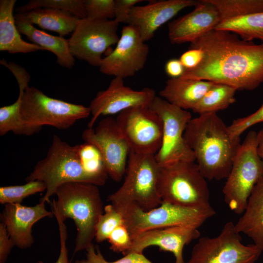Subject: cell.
Returning <instances> with one entry per match:
<instances>
[{"label": "cell", "instance_id": "obj_1", "mask_svg": "<svg viewBox=\"0 0 263 263\" xmlns=\"http://www.w3.org/2000/svg\"><path fill=\"white\" fill-rule=\"evenodd\" d=\"M190 48L200 49L203 57L181 77L224 84L237 90H253L263 82V43L214 29L191 43Z\"/></svg>", "mask_w": 263, "mask_h": 263}, {"label": "cell", "instance_id": "obj_2", "mask_svg": "<svg viewBox=\"0 0 263 263\" xmlns=\"http://www.w3.org/2000/svg\"><path fill=\"white\" fill-rule=\"evenodd\" d=\"M184 137L206 179L220 180L228 177L241 140L231 136L228 126L217 113L191 118Z\"/></svg>", "mask_w": 263, "mask_h": 263}, {"label": "cell", "instance_id": "obj_3", "mask_svg": "<svg viewBox=\"0 0 263 263\" xmlns=\"http://www.w3.org/2000/svg\"><path fill=\"white\" fill-rule=\"evenodd\" d=\"M56 200L51 203L56 221L73 220L77 230L74 254L92 244L95 227L104 207L97 186L82 182L64 184L57 189Z\"/></svg>", "mask_w": 263, "mask_h": 263}, {"label": "cell", "instance_id": "obj_4", "mask_svg": "<svg viewBox=\"0 0 263 263\" xmlns=\"http://www.w3.org/2000/svg\"><path fill=\"white\" fill-rule=\"evenodd\" d=\"M107 179L87 173L81 163L75 146L70 145L54 135L46 156L37 163L25 181L43 182L46 190L40 201L50 203V197L64 184L82 182L101 186Z\"/></svg>", "mask_w": 263, "mask_h": 263}, {"label": "cell", "instance_id": "obj_5", "mask_svg": "<svg viewBox=\"0 0 263 263\" xmlns=\"http://www.w3.org/2000/svg\"><path fill=\"white\" fill-rule=\"evenodd\" d=\"M159 170L154 155L131 151L124 182L108 200L114 205L134 204L145 210L159 206L162 203L158 190Z\"/></svg>", "mask_w": 263, "mask_h": 263}, {"label": "cell", "instance_id": "obj_6", "mask_svg": "<svg viewBox=\"0 0 263 263\" xmlns=\"http://www.w3.org/2000/svg\"><path fill=\"white\" fill-rule=\"evenodd\" d=\"M158 190L162 202L190 207L211 206L206 179L195 162L160 166Z\"/></svg>", "mask_w": 263, "mask_h": 263}, {"label": "cell", "instance_id": "obj_7", "mask_svg": "<svg viewBox=\"0 0 263 263\" xmlns=\"http://www.w3.org/2000/svg\"><path fill=\"white\" fill-rule=\"evenodd\" d=\"M114 206L123 214L125 225L132 235L148 230L175 226L198 228L216 214L211 206L190 207L165 202L148 210L132 203Z\"/></svg>", "mask_w": 263, "mask_h": 263}, {"label": "cell", "instance_id": "obj_8", "mask_svg": "<svg viewBox=\"0 0 263 263\" xmlns=\"http://www.w3.org/2000/svg\"><path fill=\"white\" fill-rule=\"evenodd\" d=\"M263 177V164L257 151V132L249 131L237 152L223 189L225 203L237 214L243 213L248 200Z\"/></svg>", "mask_w": 263, "mask_h": 263}, {"label": "cell", "instance_id": "obj_9", "mask_svg": "<svg viewBox=\"0 0 263 263\" xmlns=\"http://www.w3.org/2000/svg\"><path fill=\"white\" fill-rule=\"evenodd\" d=\"M20 113L30 124L49 125L67 129L91 114L90 108L50 97L34 87H28L21 96Z\"/></svg>", "mask_w": 263, "mask_h": 263}, {"label": "cell", "instance_id": "obj_10", "mask_svg": "<svg viewBox=\"0 0 263 263\" xmlns=\"http://www.w3.org/2000/svg\"><path fill=\"white\" fill-rule=\"evenodd\" d=\"M150 107L163 122L162 142L154 155L159 166L181 161L195 162L194 154L184 137L186 127L191 119L190 113L157 96Z\"/></svg>", "mask_w": 263, "mask_h": 263}, {"label": "cell", "instance_id": "obj_11", "mask_svg": "<svg viewBox=\"0 0 263 263\" xmlns=\"http://www.w3.org/2000/svg\"><path fill=\"white\" fill-rule=\"evenodd\" d=\"M240 234L227 222L217 236L200 238L185 263H254L262 251L254 244H243Z\"/></svg>", "mask_w": 263, "mask_h": 263}, {"label": "cell", "instance_id": "obj_12", "mask_svg": "<svg viewBox=\"0 0 263 263\" xmlns=\"http://www.w3.org/2000/svg\"><path fill=\"white\" fill-rule=\"evenodd\" d=\"M118 25L114 19H79L69 39L71 54L74 57L99 67L104 53L119 39Z\"/></svg>", "mask_w": 263, "mask_h": 263}, {"label": "cell", "instance_id": "obj_13", "mask_svg": "<svg viewBox=\"0 0 263 263\" xmlns=\"http://www.w3.org/2000/svg\"><path fill=\"white\" fill-rule=\"evenodd\" d=\"M115 119L131 151L152 155L157 152L162 142L163 122L150 106L128 109Z\"/></svg>", "mask_w": 263, "mask_h": 263}, {"label": "cell", "instance_id": "obj_14", "mask_svg": "<svg viewBox=\"0 0 263 263\" xmlns=\"http://www.w3.org/2000/svg\"><path fill=\"white\" fill-rule=\"evenodd\" d=\"M81 137L99 150L108 176L120 181L125 174L131 150L116 119L111 116L102 119L95 129H85Z\"/></svg>", "mask_w": 263, "mask_h": 263}, {"label": "cell", "instance_id": "obj_15", "mask_svg": "<svg viewBox=\"0 0 263 263\" xmlns=\"http://www.w3.org/2000/svg\"><path fill=\"white\" fill-rule=\"evenodd\" d=\"M149 53V46L137 28L127 24L122 28L115 48L103 57L100 72L123 79L133 76L144 68Z\"/></svg>", "mask_w": 263, "mask_h": 263}, {"label": "cell", "instance_id": "obj_16", "mask_svg": "<svg viewBox=\"0 0 263 263\" xmlns=\"http://www.w3.org/2000/svg\"><path fill=\"white\" fill-rule=\"evenodd\" d=\"M124 79L114 77L108 87L99 91L91 101L89 108L92 116L88 128H93L101 115L119 113L128 109L138 106H150L156 96L155 91L150 88L134 90L126 86Z\"/></svg>", "mask_w": 263, "mask_h": 263}, {"label": "cell", "instance_id": "obj_17", "mask_svg": "<svg viewBox=\"0 0 263 263\" xmlns=\"http://www.w3.org/2000/svg\"><path fill=\"white\" fill-rule=\"evenodd\" d=\"M221 21L213 4L207 0L198 1L193 10L169 23V40L172 44L192 43L214 30Z\"/></svg>", "mask_w": 263, "mask_h": 263}, {"label": "cell", "instance_id": "obj_18", "mask_svg": "<svg viewBox=\"0 0 263 263\" xmlns=\"http://www.w3.org/2000/svg\"><path fill=\"white\" fill-rule=\"evenodd\" d=\"M132 235V245L129 253H143L146 248L156 246L162 251L172 253L175 258V263H185L184 246L198 238L200 232L196 227L175 226L148 230Z\"/></svg>", "mask_w": 263, "mask_h": 263}, {"label": "cell", "instance_id": "obj_19", "mask_svg": "<svg viewBox=\"0 0 263 263\" xmlns=\"http://www.w3.org/2000/svg\"><path fill=\"white\" fill-rule=\"evenodd\" d=\"M195 0H165L150 1L143 6L135 5L130 10L127 24L138 29L144 42L153 38L156 31L182 10L194 6Z\"/></svg>", "mask_w": 263, "mask_h": 263}, {"label": "cell", "instance_id": "obj_20", "mask_svg": "<svg viewBox=\"0 0 263 263\" xmlns=\"http://www.w3.org/2000/svg\"><path fill=\"white\" fill-rule=\"evenodd\" d=\"M45 203L40 201L32 207L21 204L5 205L0 214L1 222L5 225L15 246L22 249L31 247L34 243V225L44 218L54 216L52 211L46 209Z\"/></svg>", "mask_w": 263, "mask_h": 263}, {"label": "cell", "instance_id": "obj_21", "mask_svg": "<svg viewBox=\"0 0 263 263\" xmlns=\"http://www.w3.org/2000/svg\"><path fill=\"white\" fill-rule=\"evenodd\" d=\"M214 82L184 77L170 78L159 92L160 97L183 110H192Z\"/></svg>", "mask_w": 263, "mask_h": 263}, {"label": "cell", "instance_id": "obj_22", "mask_svg": "<svg viewBox=\"0 0 263 263\" xmlns=\"http://www.w3.org/2000/svg\"><path fill=\"white\" fill-rule=\"evenodd\" d=\"M243 215L235 228L251 238L254 244L263 250V177L254 187Z\"/></svg>", "mask_w": 263, "mask_h": 263}, {"label": "cell", "instance_id": "obj_23", "mask_svg": "<svg viewBox=\"0 0 263 263\" xmlns=\"http://www.w3.org/2000/svg\"><path fill=\"white\" fill-rule=\"evenodd\" d=\"M16 2V0H0V50L10 54L43 50L38 45L21 38L13 15Z\"/></svg>", "mask_w": 263, "mask_h": 263}, {"label": "cell", "instance_id": "obj_24", "mask_svg": "<svg viewBox=\"0 0 263 263\" xmlns=\"http://www.w3.org/2000/svg\"><path fill=\"white\" fill-rule=\"evenodd\" d=\"M15 19L17 21L36 24L43 29L54 31L62 37L73 32L80 19L68 12L48 8L18 13Z\"/></svg>", "mask_w": 263, "mask_h": 263}, {"label": "cell", "instance_id": "obj_25", "mask_svg": "<svg viewBox=\"0 0 263 263\" xmlns=\"http://www.w3.org/2000/svg\"><path fill=\"white\" fill-rule=\"evenodd\" d=\"M16 24L19 33L26 36L33 43L43 50L54 53L59 65L69 69L73 67L75 57L70 51L69 39L47 34L29 23L16 20Z\"/></svg>", "mask_w": 263, "mask_h": 263}, {"label": "cell", "instance_id": "obj_26", "mask_svg": "<svg viewBox=\"0 0 263 263\" xmlns=\"http://www.w3.org/2000/svg\"><path fill=\"white\" fill-rule=\"evenodd\" d=\"M215 29L233 33L247 41H263V12L223 20Z\"/></svg>", "mask_w": 263, "mask_h": 263}, {"label": "cell", "instance_id": "obj_27", "mask_svg": "<svg viewBox=\"0 0 263 263\" xmlns=\"http://www.w3.org/2000/svg\"><path fill=\"white\" fill-rule=\"evenodd\" d=\"M23 92L19 91L18 98L14 103L0 107V136H3L9 132L17 135L30 136L41 130L42 127L32 125L22 117L20 105Z\"/></svg>", "mask_w": 263, "mask_h": 263}, {"label": "cell", "instance_id": "obj_28", "mask_svg": "<svg viewBox=\"0 0 263 263\" xmlns=\"http://www.w3.org/2000/svg\"><path fill=\"white\" fill-rule=\"evenodd\" d=\"M236 91L229 85L214 83L192 111L200 115L225 110L235 102Z\"/></svg>", "mask_w": 263, "mask_h": 263}, {"label": "cell", "instance_id": "obj_29", "mask_svg": "<svg viewBox=\"0 0 263 263\" xmlns=\"http://www.w3.org/2000/svg\"><path fill=\"white\" fill-rule=\"evenodd\" d=\"M218 9L222 21L263 12V0H207Z\"/></svg>", "mask_w": 263, "mask_h": 263}, {"label": "cell", "instance_id": "obj_30", "mask_svg": "<svg viewBox=\"0 0 263 263\" xmlns=\"http://www.w3.org/2000/svg\"><path fill=\"white\" fill-rule=\"evenodd\" d=\"M42 8L68 12L80 19L86 18L85 0H31L17 8L16 11L24 13Z\"/></svg>", "mask_w": 263, "mask_h": 263}, {"label": "cell", "instance_id": "obj_31", "mask_svg": "<svg viewBox=\"0 0 263 263\" xmlns=\"http://www.w3.org/2000/svg\"><path fill=\"white\" fill-rule=\"evenodd\" d=\"M75 146L83 168L87 173L108 178L102 155L95 146L85 142Z\"/></svg>", "mask_w": 263, "mask_h": 263}, {"label": "cell", "instance_id": "obj_32", "mask_svg": "<svg viewBox=\"0 0 263 263\" xmlns=\"http://www.w3.org/2000/svg\"><path fill=\"white\" fill-rule=\"evenodd\" d=\"M123 225L125 221L122 212L112 204L105 206L95 225V241L101 243L108 240L114 230Z\"/></svg>", "mask_w": 263, "mask_h": 263}, {"label": "cell", "instance_id": "obj_33", "mask_svg": "<svg viewBox=\"0 0 263 263\" xmlns=\"http://www.w3.org/2000/svg\"><path fill=\"white\" fill-rule=\"evenodd\" d=\"M46 190L44 183L36 180L21 185L2 186L0 188L1 204H21L25 198Z\"/></svg>", "mask_w": 263, "mask_h": 263}, {"label": "cell", "instance_id": "obj_34", "mask_svg": "<svg viewBox=\"0 0 263 263\" xmlns=\"http://www.w3.org/2000/svg\"><path fill=\"white\" fill-rule=\"evenodd\" d=\"M86 258L75 263H153L143 253L130 252L117 260L109 262L102 255L99 247L92 244L86 250Z\"/></svg>", "mask_w": 263, "mask_h": 263}, {"label": "cell", "instance_id": "obj_35", "mask_svg": "<svg viewBox=\"0 0 263 263\" xmlns=\"http://www.w3.org/2000/svg\"><path fill=\"white\" fill-rule=\"evenodd\" d=\"M115 0H85L86 18L92 19H114Z\"/></svg>", "mask_w": 263, "mask_h": 263}, {"label": "cell", "instance_id": "obj_36", "mask_svg": "<svg viewBox=\"0 0 263 263\" xmlns=\"http://www.w3.org/2000/svg\"><path fill=\"white\" fill-rule=\"evenodd\" d=\"M110 248L114 252L128 254L132 245V235L126 225H120L114 230L108 240Z\"/></svg>", "mask_w": 263, "mask_h": 263}, {"label": "cell", "instance_id": "obj_37", "mask_svg": "<svg viewBox=\"0 0 263 263\" xmlns=\"http://www.w3.org/2000/svg\"><path fill=\"white\" fill-rule=\"evenodd\" d=\"M263 122V103L254 113L234 119L228 126L229 132L233 138H239L241 135L250 127Z\"/></svg>", "mask_w": 263, "mask_h": 263}, {"label": "cell", "instance_id": "obj_38", "mask_svg": "<svg viewBox=\"0 0 263 263\" xmlns=\"http://www.w3.org/2000/svg\"><path fill=\"white\" fill-rule=\"evenodd\" d=\"M142 1V0H115L114 19L119 23H126L131 9Z\"/></svg>", "mask_w": 263, "mask_h": 263}, {"label": "cell", "instance_id": "obj_39", "mask_svg": "<svg viewBox=\"0 0 263 263\" xmlns=\"http://www.w3.org/2000/svg\"><path fill=\"white\" fill-rule=\"evenodd\" d=\"M203 57V53L200 49L190 48L181 55L179 60L186 70H190L198 66Z\"/></svg>", "mask_w": 263, "mask_h": 263}, {"label": "cell", "instance_id": "obj_40", "mask_svg": "<svg viewBox=\"0 0 263 263\" xmlns=\"http://www.w3.org/2000/svg\"><path fill=\"white\" fill-rule=\"evenodd\" d=\"M15 244L4 224L0 223V263H5Z\"/></svg>", "mask_w": 263, "mask_h": 263}, {"label": "cell", "instance_id": "obj_41", "mask_svg": "<svg viewBox=\"0 0 263 263\" xmlns=\"http://www.w3.org/2000/svg\"><path fill=\"white\" fill-rule=\"evenodd\" d=\"M58 225L60 237V252L55 263H70L68 258V251L66 246L67 237V227L64 222H57Z\"/></svg>", "mask_w": 263, "mask_h": 263}, {"label": "cell", "instance_id": "obj_42", "mask_svg": "<svg viewBox=\"0 0 263 263\" xmlns=\"http://www.w3.org/2000/svg\"><path fill=\"white\" fill-rule=\"evenodd\" d=\"M165 70L167 75L170 78H178L183 75L185 68L179 59L173 58L167 61Z\"/></svg>", "mask_w": 263, "mask_h": 263}, {"label": "cell", "instance_id": "obj_43", "mask_svg": "<svg viewBox=\"0 0 263 263\" xmlns=\"http://www.w3.org/2000/svg\"><path fill=\"white\" fill-rule=\"evenodd\" d=\"M257 151L263 164V128L257 132Z\"/></svg>", "mask_w": 263, "mask_h": 263}, {"label": "cell", "instance_id": "obj_44", "mask_svg": "<svg viewBox=\"0 0 263 263\" xmlns=\"http://www.w3.org/2000/svg\"><path fill=\"white\" fill-rule=\"evenodd\" d=\"M37 263H44V262L41 261H38Z\"/></svg>", "mask_w": 263, "mask_h": 263}]
</instances>
